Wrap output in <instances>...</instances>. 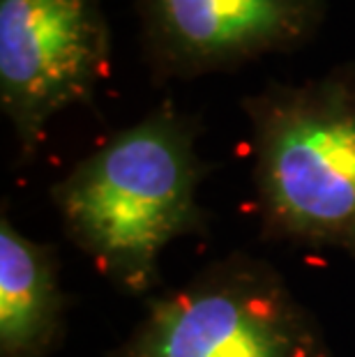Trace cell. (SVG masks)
I'll use <instances>...</instances> for the list:
<instances>
[{
  "mask_svg": "<svg viewBox=\"0 0 355 357\" xmlns=\"http://www.w3.org/2000/svg\"><path fill=\"white\" fill-rule=\"evenodd\" d=\"M111 357H332L321 323L263 258L231 254L148 300Z\"/></svg>",
  "mask_w": 355,
  "mask_h": 357,
  "instance_id": "3",
  "label": "cell"
},
{
  "mask_svg": "<svg viewBox=\"0 0 355 357\" xmlns=\"http://www.w3.org/2000/svg\"><path fill=\"white\" fill-rule=\"evenodd\" d=\"M203 176L194 120L164 104L79 162L51 199L97 270L123 293L146 295L162 279L164 249L208 229L196 201Z\"/></svg>",
  "mask_w": 355,
  "mask_h": 357,
  "instance_id": "1",
  "label": "cell"
},
{
  "mask_svg": "<svg viewBox=\"0 0 355 357\" xmlns=\"http://www.w3.org/2000/svg\"><path fill=\"white\" fill-rule=\"evenodd\" d=\"M148 47L162 74L229 70L305 42L321 0H143Z\"/></svg>",
  "mask_w": 355,
  "mask_h": 357,
  "instance_id": "5",
  "label": "cell"
},
{
  "mask_svg": "<svg viewBox=\"0 0 355 357\" xmlns=\"http://www.w3.org/2000/svg\"><path fill=\"white\" fill-rule=\"evenodd\" d=\"M107 65L100 0H0V104L24 157L60 111L90 102Z\"/></svg>",
  "mask_w": 355,
  "mask_h": 357,
  "instance_id": "4",
  "label": "cell"
},
{
  "mask_svg": "<svg viewBox=\"0 0 355 357\" xmlns=\"http://www.w3.org/2000/svg\"><path fill=\"white\" fill-rule=\"evenodd\" d=\"M65 293L51 245L0 217V357H49L65 337Z\"/></svg>",
  "mask_w": 355,
  "mask_h": 357,
  "instance_id": "6",
  "label": "cell"
},
{
  "mask_svg": "<svg viewBox=\"0 0 355 357\" xmlns=\"http://www.w3.org/2000/svg\"><path fill=\"white\" fill-rule=\"evenodd\" d=\"M263 235L355 258V63L245 100Z\"/></svg>",
  "mask_w": 355,
  "mask_h": 357,
  "instance_id": "2",
  "label": "cell"
}]
</instances>
